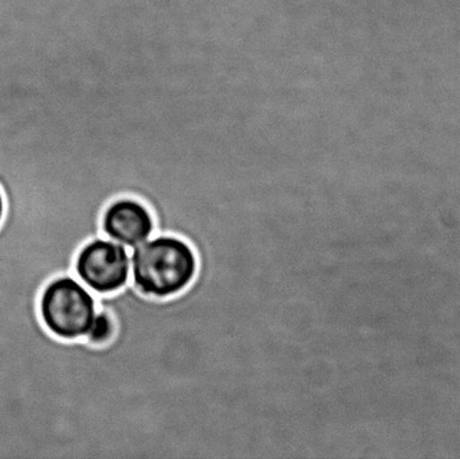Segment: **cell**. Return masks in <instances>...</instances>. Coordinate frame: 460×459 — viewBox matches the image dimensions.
<instances>
[{
    "instance_id": "cell-2",
    "label": "cell",
    "mask_w": 460,
    "mask_h": 459,
    "mask_svg": "<svg viewBox=\"0 0 460 459\" xmlns=\"http://www.w3.org/2000/svg\"><path fill=\"white\" fill-rule=\"evenodd\" d=\"M96 296L72 275L54 278L40 293V321L57 339H85L97 313Z\"/></svg>"
},
{
    "instance_id": "cell-1",
    "label": "cell",
    "mask_w": 460,
    "mask_h": 459,
    "mask_svg": "<svg viewBox=\"0 0 460 459\" xmlns=\"http://www.w3.org/2000/svg\"><path fill=\"white\" fill-rule=\"evenodd\" d=\"M197 271L196 251L175 234H154L131 253V285L148 298L180 296L196 279Z\"/></svg>"
},
{
    "instance_id": "cell-3",
    "label": "cell",
    "mask_w": 460,
    "mask_h": 459,
    "mask_svg": "<svg viewBox=\"0 0 460 459\" xmlns=\"http://www.w3.org/2000/svg\"><path fill=\"white\" fill-rule=\"evenodd\" d=\"M75 274L92 293L110 296L131 283V255L120 243L96 237L78 251Z\"/></svg>"
},
{
    "instance_id": "cell-6",
    "label": "cell",
    "mask_w": 460,
    "mask_h": 459,
    "mask_svg": "<svg viewBox=\"0 0 460 459\" xmlns=\"http://www.w3.org/2000/svg\"><path fill=\"white\" fill-rule=\"evenodd\" d=\"M3 216H4V197H3L2 190H0V223H2Z\"/></svg>"
},
{
    "instance_id": "cell-5",
    "label": "cell",
    "mask_w": 460,
    "mask_h": 459,
    "mask_svg": "<svg viewBox=\"0 0 460 459\" xmlns=\"http://www.w3.org/2000/svg\"><path fill=\"white\" fill-rule=\"evenodd\" d=\"M116 336V322L112 315L104 309L97 307L96 315L85 336V341L94 347L110 344Z\"/></svg>"
},
{
    "instance_id": "cell-4",
    "label": "cell",
    "mask_w": 460,
    "mask_h": 459,
    "mask_svg": "<svg viewBox=\"0 0 460 459\" xmlns=\"http://www.w3.org/2000/svg\"><path fill=\"white\" fill-rule=\"evenodd\" d=\"M102 231L108 239L135 248L155 234V218L145 202L134 197H120L105 207Z\"/></svg>"
}]
</instances>
